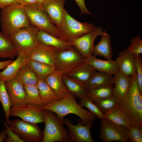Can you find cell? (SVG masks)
Returning <instances> with one entry per match:
<instances>
[{
    "label": "cell",
    "mask_w": 142,
    "mask_h": 142,
    "mask_svg": "<svg viewBox=\"0 0 142 142\" xmlns=\"http://www.w3.org/2000/svg\"><path fill=\"white\" fill-rule=\"evenodd\" d=\"M130 87L117 105L125 113L132 126L142 128V94L136 75L130 77Z\"/></svg>",
    "instance_id": "6da1fadb"
},
{
    "label": "cell",
    "mask_w": 142,
    "mask_h": 142,
    "mask_svg": "<svg viewBox=\"0 0 142 142\" xmlns=\"http://www.w3.org/2000/svg\"><path fill=\"white\" fill-rule=\"evenodd\" d=\"M40 107L42 109L53 112L62 119L68 114H75L80 118L84 125L94 122L96 119L95 115L83 108L77 103L74 95L71 92L63 99Z\"/></svg>",
    "instance_id": "7a4b0ae2"
},
{
    "label": "cell",
    "mask_w": 142,
    "mask_h": 142,
    "mask_svg": "<svg viewBox=\"0 0 142 142\" xmlns=\"http://www.w3.org/2000/svg\"><path fill=\"white\" fill-rule=\"evenodd\" d=\"M0 13L2 32L9 37L31 25L24 7L18 3L2 9Z\"/></svg>",
    "instance_id": "3957f363"
},
{
    "label": "cell",
    "mask_w": 142,
    "mask_h": 142,
    "mask_svg": "<svg viewBox=\"0 0 142 142\" xmlns=\"http://www.w3.org/2000/svg\"><path fill=\"white\" fill-rule=\"evenodd\" d=\"M24 7L31 25L67 41L51 21L42 5L37 3Z\"/></svg>",
    "instance_id": "277c9868"
},
{
    "label": "cell",
    "mask_w": 142,
    "mask_h": 142,
    "mask_svg": "<svg viewBox=\"0 0 142 142\" xmlns=\"http://www.w3.org/2000/svg\"><path fill=\"white\" fill-rule=\"evenodd\" d=\"M45 124L42 142H70L64 119L53 112L43 110Z\"/></svg>",
    "instance_id": "5b68a950"
},
{
    "label": "cell",
    "mask_w": 142,
    "mask_h": 142,
    "mask_svg": "<svg viewBox=\"0 0 142 142\" xmlns=\"http://www.w3.org/2000/svg\"><path fill=\"white\" fill-rule=\"evenodd\" d=\"M57 27L67 40L71 42L96 28L93 24L77 21L70 15L65 9L61 24Z\"/></svg>",
    "instance_id": "8992f818"
},
{
    "label": "cell",
    "mask_w": 142,
    "mask_h": 142,
    "mask_svg": "<svg viewBox=\"0 0 142 142\" xmlns=\"http://www.w3.org/2000/svg\"><path fill=\"white\" fill-rule=\"evenodd\" d=\"M37 124L16 118L10 120L8 125L11 130L24 142H42L43 131Z\"/></svg>",
    "instance_id": "52a82bcc"
},
{
    "label": "cell",
    "mask_w": 142,
    "mask_h": 142,
    "mask_svg": "<svg viewBox=\"0 0 142 142\" xmlns=\"http://www.w3.org/2000/svg\"><path fill=\"white\" fill-rule=\"evenodd\" d=\"M39 30L30 25L20 29L9 37L18 52L27 54L39 44L37 34Z\"/></svg>",
    "instance_id": "ba28073f"
},
{
    "label": "cell",
    "mask_w": 142,
    "mask_h": 142,
    "mask_svg": "<svg viewBox=\"0 0 142 142\" xmlns=\"http://www.w3.org/2000/svg\"><path fill=\"white\" fill-rule=\"evenodd\" d=\"M85 63V59L73 48L58 50L55 67L62 75H67L75 68Z\"/></svg>",
    "instance_id": "9c48e42d"
},
{
    "label": "cell",
    "mask_w": 142,
    "mask_h": 142,
    "mask_svg": "<svg viewBox=\"0 0 142 142\" xmlns=\"http://www.w3.org/2000/svg\"><path fill=\"white\" fill-rule=\"evenodd\" d=\"M99 138L103 142H129L128 129L113 123L105 118L100 119Z\"/></svg>",
    "instance_id": "30bf717a"
},
{
    "label": "cell",
    "mask_w": 142,
    "mask_h": 142,
    "mask_svg": "<svg viewBox=\"0 0 142 142\" xmlns=\"http://www.w3.org/2000/svg\"><path fill=\"white\" fill-rule=\"evenodd\" d=\"M16 116L27 122L37 124L45 123L43 110L28 103L11 107L9 116Z\"/></svg>",
    "instance_id": "8fae6325"
},
{
    "label": "cell",
    "mask_w": 142,
    "mask_h": 142,
    "mask_svg": "<svg viewBox=\"0 0 142 142\" xmlns=\"http://www.w3.org/2000/svg\"><path fill=\"white\" fill-rule=\"evenodd\" d=\"M64 123L67 127L68 133L70 142H94L90 130L93 123L84 125L81 120L78 121V124L74 125L69 119H64Z\"/></svg>",
    "instance_id": "7c38bea8"
},
{
    "label": "cell",
    "mask_w": 142,
    "mask_h": 142,
    "mask_svg": "<svg viewBox=\"0 0 142 142\" xmlns=\"http://www.w3.org/2000/svg\"><path fill=\"white\" fill-rule=\"evenodd\" d=\"M104 30L99 27L85 34L72 42L73 46L85 59L93 55L94 43L97 36L101 35Z\"/></svg>",
    "instance_id": "4fadbf2b"
},
{
    "label": "cell",
    "mask_w": 142,
    "mask_h": 142,
    "mask_svg": "<svg viewBox=\"0 0 142 142\" xmlns=\"http://www.w3.org/2000/svg\"><path fill=\"white\" fill-rule=\"evenodd\" d=\"M59 50L51 46L39 44L27 54L28 59L55 67L56 56Z\"/></svg>",
    "instance_id": "5bb4252c"
},
{
    "label": "cell",
    "mask_w": 142,
    "mask_h": 142,
    "mask_svg": "<svg viewBox=\"0 0 142 142\" xmlns=\"http://www.w3.org/2000/svg\"><path fill=\"white\" fill-rule=\"evenodd\" d=\"M11 106L26 103L25 90L22 84L15 78L4 82Z\"/></svg>",
    "instance_id": "9a60e30c"
},
{
    "label": "cell",
    "mask_w": 142,
    "mask_h": 142,
    "mask_svg": "<svg viewBox=\"0 0 142 142\" xmlns=\"http://www.w3.org/2000/svg\"><path fill=\"white\" fill-rule=\"evenodd\" d=\"M119 72L128 77L136 75L135 57L133 54L126 49L120 52L115 60Z\"/></svg>",
    "instance_id": "2e32d148"
},
{
    "label": "cell",
    "mask_w": 142,
    "mask_h": 142,
    "mask_svg": "<svg viewBox=\"0 0 142 142\" xmlns=\"http://www.w3.org/2000/svg\"><path fill=\"white\" fill-rule=\"evenodd\" d=\"M65 0H46L42 6L52 22L57 27L62 23Z\"/></svg>",
    "instance_id": "e0dca14e"
},
{
    "label": "cell",
    "mask_w": 142,
    "mask_h": 142,
    "mask_svg": "<svg viewBox=\"0 0 142 142\" xmlns=\"http://www.w3.org/2000/svg\"><path fill=\"white\" fill-rule=\"evenodd\" d=\"M37 37L39 44L52 46L59 50H68L73 48L72 42L60 39L43 30H38Z\"/></svg>",
    "instance_id": "ac0fdd59"
},
{
    "label": "cell",
    "mask_w": 142,
    "mask_h": 142,
    "mask_svg": "<svg viewBox=\"0 0 142 142\" xmlns=\"http://www.w3.org/2000/svg\"><path fill=\"white\" fill-rule=\"evenodd\" d=\"M60 100L70 93L65 86L63 79V75L55 69L44 80Z\"/></svg>",
    "instance_id": "d6986e66"
},
{
    "label": "cell",
    "mask_w": 142,
    "mask_h": 142,
    "mask_svg": "<svg viewBox=\"0 0 142 142\" xmlns=\"http://www.w3.org/2000/svg\"><path fill=\"white\" fill-rule=\"evenodd\" d=\"M85 63L91 64L97 71L114 75L119 72L115 61L111 59L103 60L98 59L93 55L85 59Z\"/></svg>",
    "instance_id": "ffe728a7"
},
{
    "label": "cell",
    "mask_w": 142,
    "mask_h": 142,
    "mask_svg": "<svg viewBox=\"0 0 142 142\" xmlns=\"http://www.w3.org/2000/svg\"><path fill=\"white\" fill-rule=\"evenodd\" d=\"M29 60L26 54L19 53L15 60L3 71H0V80L5 82L15 78L21 69L27 64Z\"/></svg>",
    "instance_id": "44dd1931"
},
{
    "label": "cell",
    "mask_w": 142,
    "mask_h": 142,
    "mask_svg": "<svg viewBox=\"0 0 142 142\" xmlns=\"http://www.w3.org/2000/svg\"><path fill=\"white\" fill-rule=\"evenodd\" d=\"M64 84L68 91L75 95L80 99H88V90L84 82L71 78L67 75H63Z\"/></svg>",
    "instance_id": "7402d4cb"
},
{
    "label": "cell",
    "mask_w": 142,
    "mask_h": 142,
    "mask_svg": "<svg viewBox=\"0 0 142 142\" xmlns=\"http://www.w3.org/2000/svg\"><path fill=\"white\" fill-rule=\"evenodd\" d=\"M114 81V75L96 71L84 83L87 89H90L113 84Z\"/></svg>",
    "instance_id": "603a6c76"
},
{
    "label": "cell",
    "mask_w": 142,
    "mask_h": 142,
    "mask_svg": "<svg viewBox=\"0 0 142 142\" xmlns=\"http://www.w3.org/2000/svg\"><path fill=\"white\" fill-rule=\"evenodd\" d=\"M101 36V40L97 44L94 46L93 54L95 56L103 57L106 59H111L113 51L110 36L104 30Z\"/></svg>",
    "instance_id": "cb8c5ba5"
},
{
    "label": "cell",
    "mask_w": 142,
    "mask_h": 142,
    "mask_svg": "<svg viewBox=\"0 0 142 142\" xmlns=\"http://www.w3.org/2000/svg\"><path fill=\"white\" fill-rule=\"evenodd\" d=\"M114 76L113 96L118 102L123 98L128 90L130 84V77L126 76L119 72Z\"/></svg>",
    "instance_id": "d4e9b609"
},
{
    "label": "cell",
    "mask_w": 142,
    "mask_h": 142,
    "mask_svg": "<svg viewBox=\"0 0 142 142\" xmlns=\"http://www.w3.org/2000/svg\"><path fill=\"white\" fill-rule=\"evenodd\" d=\"M104 118L116 124L129 129L132 125L125 113L117 105L104 113Z\"/></svg>",
    "instance_id": "484cf974"
},
{
    "label": "cell",
    "mask_w": 142,
    "mask_h": 142,
    "mask_svg": "<svg viewBox=\"0 0 142 142\" xmlns=\"http://www.w3.org/2000/svg\"><path fill=\"white\" fill-rule=\"evenodd\" d=\"M19 53L9 37L0 31V58L12 59Z\"/></svg>",
    "instance_id": "4316f807"
},
{
    "label": "cell",
    "mask_w": 142,
    "mask_h": 142,
    "mask_svg": "<svg viewBox=\"0 0 142 142\" xmlns=\"http://www.w3.org/2000/svg\"><path fill=\"white\" fill-rule=\"evenodd\" d=\"M36 86L39 93L42 106L60 100L44 80L39 79Z\"/></svg>",
    "instance_id": "83f0119b"
},
{
    "label": "cell",
    "mask_w": 142,
    "mask_h": 142,
    "mask_svg": "<svg viewBox=\"0 0 142 142\" xmlns=\"http://www.w3.org/2000/svg\"><path fill=\"white\" fill-rule=\"evenodd\" d=\"M96 71L91 64L85 63L75 68L67 75L79 80L85 82Z\"/></svg>",
    "instance_id": "f1b7e54d"
},
{
    "label": "cell",
    "mask_w": 142,
    "mask_h": 142,
    "mask_svg": "<svg viewBox=\"0 0 142 142\" xmlns=\"http://www.w3.org/2000/svg\"><path fill=\"white\" fill-rule=\"evenodd\" d=\"M27 65L39 79L43 80L56 69L55 67L53 66L31 59L29 60Z\"/></svg>",
    "instance_id": "f546056e"
},
{
    "label": "cell",
    "mask_w": 142,
    "mask_h": 142,
    "mask_svg": "<svg viewBox=\"0 0 142 142\" xmlns=\"http://www.w3.org/2000/svg\"><path fill=\"white\" fill-rule=\"evenodd\" d=\"M15 78L23 85H36L39 79L27 64L21 69Z\"/></svg>",
    "instance_id": "4dcf8cb0"
},
{
    "label": "cell",
    "mask_w": 142,
    "mask_h": 142,
    "mask_svg": "<svg viewBox=\"0 0 142 142\" xmlns=\"http://www.w3.org/2000/svg\"><path fill=\"white\" fill-rule=\"evenodd\" d=\"M113 84L88 90V99L93 102L97 99L113 96Z\"/></svg>",
    "instance_id": "1f68e13d"
},
{
    "label": "cell",
    "mask_w": 142,
    "mask_h": 142,
    "mask_svg": "<svg viewBox=\"0 0 142 142\" xmlns=\"http://www.w3.org/2000/svg\"><path fill=\"white\" fill-rule=\"evenodd\" d=\"M25 90L26 103L38 107L42 106L36 85H23Z\"/></svg>",
    "instance_id": "d6a6232c"
},
{
    "label": "cell",
    "mask_w": 142,
    "mask_h": 142,
    "mask_svg": "<svg viewBox=\"0 0 142 142\" xmlns=\"http://www.w3.org/2000/svg\"><path fill=\"white\" fill-rule=\"evenodd\" d=\"M0 102L4 112L6 120L8 124L10 121V110L12 107L5 87L4 82L0 80Z\"/></svg>",
    "instance_id": "836d02e7"
},
{
    "label": "cell",
    "mask_w": 142,
    "mask_h": 142,
    "mask_svg": "<svg viewBox=\"0 0 142 142\" xmlns=\"http://www.w3.org/2000/svg\"><path fill=\"white\" fill-rule=\"evenodd\" d=\"M79 104L82 107H85L98 118L100 119L104 118V113L91 100L89 99H80Z\"/></svg>",
    "instance_id": "e575fe53"
},
{
    "label": "cell",
    "mask_w": 142,
    "mask_h": 142,
    "mask_svg": "<svg viewBox=\"0 0 142 142\" xmlns=\"http://www.w3.org/2000/svg\"><path fill=\"white\" fill-rule=\"evenodd\" d=\"M118 102V100L113 96L97 99L94 102L103 113L115 106Z\"/></svg>",
    "instance_id": "d590c367"
},
{
    "label": "cell",
    "mask_w": 142,
    "mask_h": 142,
    "mask_svg": "<svg viewBox=\"0 0 142 142\" xmlns=\"http://www.w3.org/2000/svg\"><path fill=\"white\" fill-rule=\"evenodd\" d=\"M126 49L134 54H142V40L139 34L132 38L130 45Z\"/></svg>",
    "instance_id": "8d00e7d4"
},
{
    "label": "cell",
    "mask_w": 142,
    "mask_h": 142,
    "mask_svg": "<svg viewBox=\"0 0 142 142\" xmlns=\"http://www.w3.org/2000/svg\"><path fill=\"white\" fill-rule=\"evenodd\" d=\"M128 136L130 141L142 142V128L131 126L128 129Z\"/></svg>",
    "instance_id": "74e56055"
},
{
    "label": "cell",
    "mask_w": 142,
    "mask_h": 142,
    "mask_svg": "<svg viewBox=\"0 0 142 142\" xmlns=\"http://www.w3.org/2000/svg\"><path fill=\"white\" fill-rule=\"evenodd\" d=\"M135 60L136 77L139 91L142 94V61L141 54H134Z\"/></svg>",
    "instance_id": "f35d334b"
},
{
    "label": "cell",
    "mask_w": 142,
    "mask_h": 142,
    "mask_svg": "<svg viewBox=\"0 0 142 142\" xmlns=\"http://www.w3.org/2000/svg\"><path fill=\"white\" fill-rule=\"evenodd\" d=\"M4 130L7 136L3 141L4 142H24L16 134L14 133L11 129L6 121L4 120L3 123Z\"/></svg>",
    "instance_id": "ab89813d"
},
{
    "label": "cell",
    "mask_w": 142,
    "mask_h": 142,
    "mask_svg": "<svg viewBox=\"0 0 142 142\" xmlns=\"http://www.w3.org/2000/svg\"><path fill=\"white\" fill-rule=\"evenodd\" d=\"M74 1L80 9V15L85 14L93 15L92 14L88 11L86 7L84 0H74Z\"/></svg>",
    "instance_id": "60d3db41"
},
{
    "label": "cell",
    "mask_w": 142,
    "mask_h": 142,
    "mask_svg": "<svg viewBox=\"0 0 142 142\" xmlns=\"http://www.w3.org/2000/svg\"><path fill=\"white\" fill-rule=\"evenodd\" d=\"M20 0H0V9L9 6L13 3H19Z\"/></svg>",
    "instance_id": "b9f144b4"
},
{
    "label": "cell",
    "mask_w": 142,
    "mask_h": 142,
    "mask_svg": "<svg viewBox=\"0 0 142 142\" xmlns=\"http://www.w3.org/2000/svg\"><path fill=\"white\" fill-rule=\"evenodd\" d=\"M23 7L37 3V0H20L19 3Z\"/></svg>",
    "instance_id": "7bdbcfd3"
},
{
    "label": "cell",
    "mask_w": 142,
    "mask_h": 142,
    "mask_svg": "<svg viewBox=\"0 0 142 142\" xmlns=\"http://www.w3.org/2000/svg\"><path fill=\"white\" fill-rule=\"evenodd\" d=\"M14 60H8L0 62V69H5L9 65L12 63Z\"/></svg>",
    "instance_id": "ee69618b"
},
{
    "label": "cell",
    "mask_w": 142,
    "mask_h": 142,
    "mask_svg": "<svg viewBox=\"0 0 142 142\" xmlns=\"http://www.w3.org/2000/svg\"><path fill=\"white\" fill-rule=\"evenodd\" d=\"M7 136L6 133L4 129L2 130L0 133V142L3 141Z\"/></svg>",
    "instance_id": "f6af8a7d"
},
{
    "label": "cell",
    "mask_w": 142,
    "mask_h": 142,
    "mask_svg": "<svg viewBox=\"0 0 142 142\" xmlns=\"http://www.w3.org/2000/svg\"><path fill=\"white\" fill-rule=\"evenodd\" d=\"M46 0H37V3L42 5Z\"/></svg>",
    "instance_id": "bcb514c9"
},
{
    "label": "cell",
    "mask_w": 142,
    "mask_h": 142,
    "mask_svg": "<svg viewBox=\"0 0 142 142\" xmlns=\"http://www.w3.org/2000/svg\"><path fill=\"white\" fill-rule=\"evenodd\" d=\"M0 103H1V102H0Z\"/></svg>",
    "instance_id": "7dc6e473"
}]
</instances>
